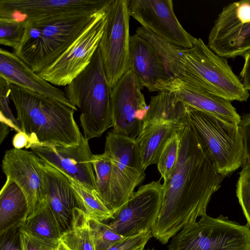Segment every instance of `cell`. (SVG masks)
Wrapping results in <instances>:
<instances>
[{
    "label": "cell",
    "mask_w": 250,
    "mask_h": 250,
    "mask_svg": "<svg viewBox=\"0 0 250 250\" xmlns=\"http://www.w3.org/2000/svg\"><path fill=\"white\" fill-rule=\"evenodd\" d=\"M225 177L219 173L205 146L187 125L181 131L176 165L164 180L162 205L152 234L163 244L187 225L207 214L213 194Z\"/></svg>",
    "instance_id": "6da1fadb"
},
{
    "label": "cell",
    "mask_w": 250,
    "mask_h": 250,
    "mask_svg": "<svg viewBox=\"0 0 250 250\" xmlns=\"http://www.w3.org/2000/svg\"><path fill=\"white\" fill-rule=\"evenodd\" d=\"M145 39L156 50L169 75L231 102H246L250 95L227 60L216 54L202 39L192 46L173 45L152 32Z\"/></svg>",
    "instance_id": "7a4b0ae2"
},
{
    "label": "cell",
    "mask_w": 250,
    "mask_h": 250,
    "mask_svg": "<svg viewBox=\"0 0 250 250\" xmlns=\"http://www.w3.org/2000/svg\"><path fill=\"white\" fill-rule=\"evenodd\" d=\"M10 100L17 120L34 146L68 147L80 143L82 134L74 117L77 108L10 83Z\"/></svg>",
    "instance_id": "3957f363"
},
{
    "label": "cell",
    "mask_w": 250,
    "mask_h": 250,
    "mask_svg": "<svg viewBox=\"0 0 250 250\" xmlns=\"http://www.w3.org/2000/svg\"><path fill=\"white\" fill-rule=\"evenodd\" d=\"M104 8L95 13L25 21L22 41L13 52L38 73L54 62Z\"/></svg>",
    "instance_id": "277c9868"
},
{
    "label": "cell",
    "mask_w": 250,
    "mask_h": 250,
    "mask_svg": "<svg viewBox=\"0 0 250 250\" xmlns=\"http://www.w3.org/2000/svg\"><path fill=\"white\" fill-rule=\"evenodd\" d=\"M70 103L81 112L83 136L88 140L100 137L112 127L110 87L99 48L90 62L64 88Z\"/></svg>",
    "instance_id": "5b68a950"
},
{
    "label": "cell",
    "mask_w": 250,
    "mask_h": 250,
    "mask_svg": "<svg viewBox=\"0 0 250 250\" xmlns=\"http://www.w3.org/2000/svg\"><path fill=\"white\" fill-rule=\"evenodd\" d=\"M188 124L187 105L174 94L160 91L151 99L136 139L145 170L157 164L167 141Z\"/></svg>",
    "instance_id": "8992f818"
},
{
    "label": "cell",
    "mask_w": 250,
    "mask_h": 250,
    "mask_svg": "<svg viewBox=\"0 0 250 250\" xmlns=\"http://www.w3.org/2000/svg\"><path fill=\"white\" fill-rule=\"evenodd\" d=\"M188 125L210 155L218 172L226 177L241 167L244 145L239 124L187 105Z\"/></svg>",
    "instance_id": "52a82bcc"
},
{
    "label": "cell",
    "mask_w": 250,
    "mask_h": 250,
    "mask_svg": "<svg viewBox=\"0 0 250 250\" xmlns=\"http://www.w3.org/2000/svg\"><path fill=\"white\" fill-rule=\"evenodd\" d=\"M168 250H250V229L221 215L207 214L172 237Z\"/></svg>",
    "instance_id": "ba28073f"
},
{
    "label": "cell",
    "mask_w": 250,
    "mask_h": 250,
    "mask_svg": "<svg viewBox=\"0 0 250 250\" xmlns=\"http://www.w3.org/2000/svg\"><path fill=\"white\" fill-rule=\"evenodd\" d=\"M129 0H109L99 48L111 88L130 69Z\"/></svg>",
    "instance_id": "9c48e42d"
},
{
    "label": "cell",
    "mask_w": 250,
    "mask_h": 250,
    "mask_svg": "<svg viewBox=\"0 0 250 250\" xmlns=\"http://www.w3.org/2000/svg\"><path fill=\"white\" fill-rule=\"evenodd\" d=\"M107 5L54 62L36 74L53 85L65 86L82 72L99 47Z\"/></svg>",
    "instance_id": "30bf717a"
},
{
    "label": "cell",
    "mask_w": 250,
    "mask_h": 250,
    "mask_svg": "<svg viewBox=\"0 0 250 250\" xmlns=\"http://www.w3.org/2000/svg\"><path fill=\"white\" fill-rule=\"evenodd\" d=\"M208 46L225 59L243 57L250 49V0L223 8L209 32Z\"/></svg>",
    "instance_id": "8fae6325"
},
{
    "label": "cell",
    "mask_w": 250,
    "mask_h": 250,
    "mask_svg": "<svg viewBox=\"0 0 250 250\" xmlns=\"http://www.w3.org/2000/svg\"><path fill=\"white\" fill-rule=\"evenodd\" d=\"M143 88L130 69L111 88V111L113 132L136 139L148 109Z\"/></svg>",
    "instance_id": "7c38bea8"
},
{
    "label": "cell",
    "mask_w": 250,
    "mask_h": 250,
    "mask_svg": "<svg viewBox=\"0 0 250 250\" xmlns=\"http://www.w3.org/2000/svg\"><path fill=\"white\" fill-rule=\"evenodd\" d=\"M160 180L140 187L114 214L108 224L114 232L125 237L151 229L162 205L163 185Z\"/></svg>",
    "instance_id": "4fadbf2b"
},
{
    "label": "cell",
    "mask_w": 250,
    "mask_h": 250,
    "mask_svg": "<svg viewBox=\"0 0 250 250\" xmlns=\"http://www.w3.org/2000/svg\"><path fill=\"white\" fill-rule=\"evenodd\" d=\"M109 0H0V18L37 21L96 13Z\"/></svg>",
    "instance_id": "5bb4252c"
},
{
    "label": "cell",
    "mask_w": 250,
    "mask_h": 250,
    "mask_svg": "<svg viewBox=\"0 0 250 250\" xmlns=\"http://www.w3.org/2000/svg\"><path fill=\"white\" fill-rule=\"evenodd\" d=\"M128 9L130 16L141 26L167 42L183 48L192 46L196 38L179 21L172 0H131Z\"/></svg>",
    "instance_id": "9a60e30c"
},
{
    "label": "cell",
    "mask_w": 250,
    "mask_h": 250,
    "mask_svg": "<svg viewBox=\"0 0 250 250\" xmlns=\"http://www.w3.org/2000/svg\"><path fill=\"white\" fill-rule=\"evenodd\" d=\"M104 153L112 162L113 174L123 206L146 175L138 143L136 139L109 132Z\"/></svg>",
    "instance_id": "2e32d148"
},
{
    "label": "cell",
    "mask_w": 250,
    "mask_h": 250,
    "mask_svg": "<svg viewBox=\"0 0 250 250\" xmlns=\"http://www.w3.org/2000/svg\"><path fill=\"white\" fill-rule=\"evenodd\" d=\"M1 167L6 178L16 183L25 194L28 217L46 199L42 161L32 150L14 147L5 151Z\"/></svg>",
    "instance_id": "e0dca14e"
},
{
    "label": "cell",
    "mask_w": 250,
    "mask_h": 250,
    "mask_svg": "<svg viewBox=\"0 0 250 250\" xmlns=\"http://www.w3.org/2000/svg\"><path fill=\"white\" fill-rule=\"evenodd\" d=\"M82 135L77 145L68 147L34 146L30 149L45 163L91 190H96L93 154Z\"/></svg>",
    "instance_id": "ac0fdd59"
},
{
    "label": "cell",
    "mask_w": 250,
    "mask_h": 250,
    "mask_svg": "<svg viewBox=\"0 0 250 250\" xmlns=\"http://www.w3.org/2000/svg\"><path fill=\"white\" fill-rule=\"evenodd\" d=\"M156 91L171 92L190 107L232 123L240 122L241 117L231 101L178 78L170 77L157 86Z\"/></svg>",
    "instance_id": "d6986e66"
},
{
    "label": "cell",
    "mask_w": 250,
    "mask_h": 250,
    "mask_svg": "<svg viewBox=\"0 0 250 250\" xmlns=\"http://www.w3.org/2000/svg\"><path fill=\"white\" fill-rule=\"evenodd\" d=\"M43 163L46 199L62 235L71 229L76 209H82L79 197L65 174Z\"/></svg>",
    "instance_id": "ffe728a7"
},
{
    "label": "cell",
    "mask_w": 250,
    "mask_h": 250,
    "mask_svg": "<svg viewBox=\"0 0 250 250\" xmlns=\"http://www.w3.org/2000/svg\"><path fill=\"white\" fill-rule=\"evenodd\" d=\"M0 77L33 92L44 95L77 108L61 89L42 78L13 52L0 49Z\"/></svg>",
    "instance_id": "44dd1931"
},
{
    "label": "cell",
    "mask_w": 250,
    "mask_h": 250,
    "mask_svg": "<svg viewBox=\"0 0 250 250\" xmlns=\"http://www.w3.org/2000/svg\"><path fill=\"white\" fill-rule=\"evenodd\" d=\"M130 69L143 87L156 92L157 86L171 77L156 50L135 34L130 38Z\"/></svg>",
    "instance_id": "7402d4cb"
},
{
    "label": "cell",
    "mask_w": 250,
    "mask_h": 250,
    "mask_svg": "<svg viewBox=\"0 0 250 250\" xmlns=\"http://www.w3.org/2000/svg\"><path fill=\"white\" fill-rule=\"evenodd\" d=\"M28 205L20 187L6 178L0 192V234L21 226L27 217Z\"/></svg>",
    "instance_id": "603a6c76"
},
{
    "label": "cell",
    "mask_w": 250,
    "mask_h": 250,
    "mask_svg": "<svg viewBox=\"0 0 250 250\" xmlns=\"http://www.w3.org/2000/svg\"><path fill=\"white\" fill-rule=\"evenodd\" d=\"M96 191L113 215L122 207L113 174V164L105 153L93 155Z\"/></svg>",
    "instance_id": "cb8c5ba5"
},
{
    "label": "cell",
    "mask_w": 250,
    "mask_h": 250,
    "mask_svg": "<svg viewBox=\"0 0 250 250\" xmlns=\"http://www.w3.org/2000/svg\"><path fill=\"white\" fill-rule=\"evenodd\" d=\"M21 228L40 240L55 245L62 235L46 199L27 217Z\"/></svg>",
    "instance_id": "d4e9b609"
},
{
    "label": "cell",
    "mask_w": 250,
    "mask_h": 250,
    "mask_svg": "<svg viewBox=\"0 0 250 250\" xmlns=\"http://www.w3.org/2000/svg\"><path fill=\"white\" fill-rule=\"evenodd\" d=\"M60 240L71 250H96L89 218L83 211L76 209L71 229L62 234Z\"/></svg>",
    "instance_id": "484cf974"
},
{
    "label": "cell",
    "mask_w": 250,
    "mask_h": 250,
    "mask_svg": "<svg viewBox=\"0 0 250 250\" xmlns=\"http://www.w3.org/2000/svg\"><path fill=\"white\" fill-rule=\"evenodd\" d=\"M69 179L79 196L82 210L89 218L101 222L114 219L113 213L104 203L96 190H91L72 179Z\"/></svg>",
    "instance_id": "4316f807"
},
{
    "label": "cell",
    "mask_w": 250,
    "mask_h": 250,
    "mask_svg": "<svg viewBox=\"0 0 250 250\" xmlns=\"http://www.w3.org/2000/svg\"><path fill=\"white\" fill-rule=\"evenodd\" d=\"M181 131L174 134L167 141L156 164L158 170L164 180L169 177L177 163L180 149Z\"/></svg>",
    "instance_id": "83f0119b"
},
{
    "label": "cell",
    "mask_w": 250,
    "mask_h": 250,
    "mask_svg": "<svg viewBox=\"0 0 250 250\" xmlns=\"http://www.w3.org/2000/svg\"><path fill=\"white\" fill-rule=\"evenodd\" d=\"M25 29L24 22L0 18V43L17 51L22 41Z\"/></svg>",
    "instance_id": "f1b7e54d"
},
{
    "label": "cell",
    "mask_w": 250,
    "mask_h": 250,
    "mask_svg": "<svg viewBox=\"0 0 250 250\" xmlns=\"http://www.w3.org/2000/svg\"><path fill=\"white\" fill-rule=\"evenodd\" d=\"M89 221L93 233L96 250H108L125 237L114 232L108 224L90 218Z\"/></svg>",
    "instance_id": "f546056e"
},
{
    "label": "cell",
    "mask_w": 250,
    "mask_h": 250,
    "mask_svg": "<svg viewBox=\"0 0 250 250\" xmlns=\"http://www.w3.org/2000/svg\"><path fill=\"white\" fill-rule=\"evenodd\" d=\"M10 92V82L0 77V122L6 124L17 132H20L22 131L21 125L9 105Z\"/></svg>",
    "instance_id": "4dcf8cb0"
},
{
    "label": "cell",
    "mask_w": 250,
    "mask_h": 250,
    "mask_svg": "<svg viewBox=\"0 0 250 250\" xmlns=\"http://www.w3.org/2000/svg\"><path fill=\"white\" fill-rule=\"evenodd\" d=\"M236 196L250 228V173L240 172L236 184Z\"/></svg>",
    "instance_id": "1f68e13d"
},
{
    "label": "cell",
    "mask_w": 250,
    "mask_h": 250,
    "mask_svg": "<svg viewBox=\"0 0 250 250\" xmlns=\"http://www.w3.org/2000/svg\"><path fill=\"white\" fill-rule=\"evenodd\" d=\"M152 237V231L149 229L135 235L124 237L108 250H143Z\"/></svg>",
    "instance_id": "d6a6232c"
},
{
    "label": "cell",
    "mask_w": 250,
    "mask_h": 250,
    "mask_svg": "<svg viewBox=\"0 0 250 250\" xmlns=\"http://www.w3.org/2000/svg\"><path fill=\"white\" fill-rule=\"evenodd\" d=\"M244 145L241 172L250 173V112L244 115L239 123Z\"/></svg>",
    "instance_id": "836d02e7"
},
{
    "label": "cell",
    "mask_w": 250,
    "mask_h": 250,
    "mask_svg": "<svg viewBox=\"0 0 250 250\" xmlns=\"http://www.w3.org/2000/svg\"><path fill=\"white\" fill-rule=\"evenodd\" d=\"M20 239L21 250H55L57 246L38 239L21 228Z\"/></svg>",
    "instance_id": "e575fe53"
},
{
    "label": "cell",
    "mask_w": 250,
    "mask_h": 250,
    "mask_svg": "<svg viewBox=\"0 0 250 250\" xmlns=\"http://www.w3.org/2000/svg\"><path fill=\"white\" fill-rule=\"evenodd\" d=\"M20 228L17 227L0 234V250H21Z\"/></svg>",
    "instance_id": "d590c367"
},
{
    "label": "cell",
    "mask_w": 250,
    "mask_h": 250,
    "mask_svg": "<svg viewBox=\"0 0 250 250\" xmlns=\"http://www.w3.org/2000/svg\"><path fill=\"white\" fill-rule=\"evenodd\" d=\"M244 63L240 73V81L245 89L250 90V49L243 56Z\"/></svg>",
    "instance_id": "8d00e7d4"
},
{
    "label": "cell",
    "mask_w": 250,
    "mask_h": 250,
    "mask_svg": "<svg viewBox=\"0 0 250 250\" xmlns=\"http://www.w3.org/2000/svg\"><path fill=\"white\" fill-rule=\"evenodd\" d=\"M12 143L15 148H26L28 143V138L23 132H17L13 137Z\"/></svg>",
    "instance_id": "74e56055"
},
{
    "label": "cell",
    "mask_w": 250,
    "mask_h": 250,
    "mask_svg": "<svg viewBox=\"0 0 250 250\" xmlns=\"http://www.w3.org/2000/svg\"><path fill=\"white\" fill-rule=\"evenodd\" d=\"M10 127L6 124L0 122V143L1 144L9 134Z\"/></svg>",
    "instance_id": "f35d334b"
},
{
    "label": "cell",
    "mask_w": 250,
    "mask_h": 250,
    "mask_svg": "<svg viewBox=\"0 0 250 250\" xmlns=\"http://www.w3.org/2000/svg\"><path fill=\"white\" fill-rule=\"evenodd\" d=\"M55 250H71L60 239Z\"/></svg>",
    "instance_id": "ab89813d"
},
{
    "label": "cell",
    "mask_w": 250,
    "mask_h": 250,
    "mask_svg": "<svg viewBox=\"0 0 250 250\" xmlns=\"http://www.w3.org/2000/svg\"><path fill=\"white\" fill-rule=\"evenodd\" d=\"M153 250V249H151V250H149V249H148V250Z\"/></svg>",
    "instance_id": "60d3db41"
},
{
    "label": "cell",
    "mask_w": 250,
    "mask_h": 250,
    "mask_svg": "<svg viewBox=\"0 0 250 250\" xmlns=\"http://www.w3.org/2000/svg\"></svg>",
    "instance_id": "b9f144b4"
}]
</instances>
